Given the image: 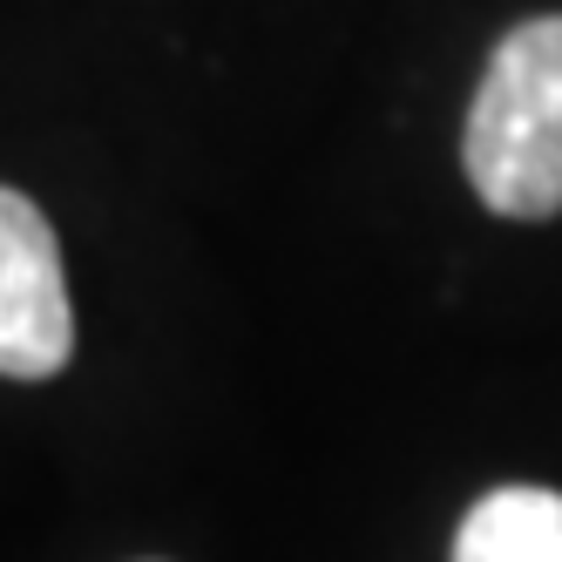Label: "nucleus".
Masks as SVG:
<instances>
[{
  "label": "nucleus",
  "instance_id": "nucleus-1",
  "mask_svg": "<svg viewBox=\"0 0 562 562\" xmlns=\"http://www.w3.org/2000/svg\"><path fill=\"white\" fill-rule=\"evenodd\" d=\"M461 164L495 217L542 224L562 211V14H536L495 42Z\"/></svg>",
  "mask_w": 562,
  "mask_h": 562
},
{
  "label": "nucleus",
  "instance_id": "nucleus-2",
  "mask_svg": "<svg viewBox=\"0 0 562 562\" xmlns=\"http://www.w3.org/2000/svg\"><path fill=\"white\" fill-rule=\"evenodd\" d=\"M75 352L61 245L42 204L0 183V380H55Z\"/></svg>",
  "mask_w": 562,
  "mask_h": 562
},
{
  "label": "nucleus",
  "instance_id": "nucleus-3",
  "mask_svg": "<svg viewBox=\"0 0 562 562\" xmlns=\"http://www.w3.org/2000/svg\"><path fill=\"white\" fill-rule=\"evenodd\" d=\"M454 562H562V495L529 481L481 495L454 536Z\"/></svg>",
  "mask_w": 562,
  "mask_h": 562
}]
</instances>
